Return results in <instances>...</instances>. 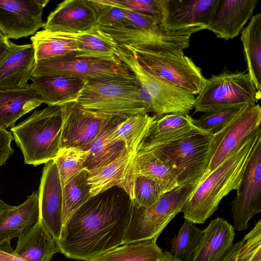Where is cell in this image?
Here are the masks:
<instances>
[{"label": "cell", "mask_w": 261, "mask_h": 261, "mask_svg": "<svg viewBox=\"0 0 261 261\" xmlns=\"http://www.w3.org/2000/svg\"><path fill=\"white\" fill-rule=\"evenodd\" d=\"M133 203L118 196L97 195L78 208L63 225L58 241L67 257L88 261L123 245Z\"/></svg>", "instance_id": "6da1fadb"}, {"label": "cell", "mask_w": 261, "mask_h": 261, "mask_svg": "<svg viewBox=\"0 0 261 261\" xmlns=\"http://www.w3.org/2000/svg\"><path fill=\"white\" fill-rule=\"evenodd\" d=\"M260 128L244 139L216 168L203 176L181 209L185 219L203 224L218 209L223 198L237 190L251 154L259 138Z\"/></svg>", "instance_id": "7a4b0ae2"}, {"label": "cell", "mask_w": 261, "mask_h": 261, "mask_svg": "<svg viewBox=\"0 0 261 261\" xmlns=\"http://www.w3.org/2000/svg\"><path fill=\"white\" fill-rule=\"evenodd\" d=\"M76 102L85 109L108 114L148 113L139 84L131 71L89 80Z\"/></svg>", "instance_id": "3957f363"}, {"label": "cell", "mask_w": 261, "mask_h": 261, "mask_svg": "<svg viewBox=\"0 0 261 261\" xmlns=\"http://www.w3.org/2000/svg\"><path fill=\"white\" fill-rule=\"evenodd\" d=\"M60 106L35 110L10 130L23 154L24 163L34 166L53 160L60 149Z\"/></svg>", "instance_id": "277c9868"}, {"label": "cell", "mask_w": 261, "mask_h": 261, "mask_svg": "<svg viewBox=\"0 0 261 261\" xmlns=\"http://www.w3.org/2000/svg\"><path fill=\"white\" fill-rule=\"evenodd\" d=\"M130 21L123 27H97L118 44L165 53H182L195 30L173 32L149 17L126 9Z\"/></svg>", "instance_id": "5b68a950"}, {"label": "cell", "mask_w": 261, "mask_h": 261, "mask_svg": "<svg viewBox=\"0 0 261 261\" xmlns=\"http://www.w3.org/2000/svg\"><path fill=\"white\" fill-rule=\"evenodd\" d=\"M116 57L126 65L138 81L148 113L157 117L169 114L185 115L194 109L195 95L151 74L123 45L118 44Z\"/></svg>", "instance_id": "8992f818"}, {"label": "cell", "mask_w": 261, "mask_h": 261, "mask_svg": "<svg viewBox=\"0 0 261 261\" xmlns=\"http://www.w3.org/2000/svg\"><path fill=\"white\" fill-rule=\"evenodd\" d=\"M212 135L196 129L152 150L174 169L178 186L198 185L206 173L211 160Z\"/></svg>", "instance_id": "52a82bcc"}, {"label": "cell", "mask_w": 261, "mask_h": 261, "mask_svg": "<svg viewBox=\"0 0 261 261\" xmlns=\"http://www.w3.org/2000/svg\"><path fill=\"white\" fill-rule=\"evenodd\" d=\"M197 185H180L163 193L159 200L147 207L133 205L123 244L154 239L158 237L181 209Z\"/></svg>", "instance_id": "ba28073f"}, {"label": "cell", "mask_w": 261, "mask_h": 261, "mask_svg": "<svg viewBox=\"0 0 261 261\" xmlns=\"http://www.w3.org/2000/svg\"><path fill=\"white\" fill-rule=\"evenodd\" d=\"M261 97L248 73L224 71L212 75L195 98L194 113L244 104H255Z\"/></svg>", "instance_id": "9c48e42d"}, {"label": "cell", "mask_w": 261, "mask_h": 261, "mask_svg": "<svg viewBox=\"0 0 261 261\" xmlns=\"http://www.w3.org/2000/svg\"><path fill=\"white\" fill-rule=\"evenodd\" d=\"M123 46L151 74L175 87L197 95L205 83L201 68L184 53H160Z\"/></svg>", "instance_id": "30bf717a"}, {"label": "cell", "mask_w": 261, "mask_h": 261, "mask_svg": "<svg viewBox=\"0 0 261 261\" xmlns=\"http://www.w3.org/2000/svg\"><path fill=\"white\" fill-rule=\"evenodd\" d=\"M129 72L126 65L117 57L111 59L76 57L36 61L32 75H63L88 82L95 78Z\"/></svg>", "instance_id": "8fae6325"}, {"label": "cell", "mask_w": 261, "mask_h": 261, "mask_svg": "<svg viewBox=\"0 0 261 261\" xmlns=\"http://www.w3.org/2000/svg\"><path fill=\"white\" fill-rule=\"evenodd\" d=\"M60 107V149L76 147L86 151L102 127L116 115L86 109L76 102L68 103Z\"/></svg>", "instance_id": "7c38bea8"}, {"label": "cell", "mask_w": 261, "mask_h": 261, "mask_svg": "<svg viewBox=\"0 0 261 261\" xmlns=\"http://www.w3.org/2000/svg\"><path fill=\"white\" fill-rule=\"evenodd\" d=\"M260 122L259 105H247L223 128L213 135L211 160L203 176L220 165L244 139L259 128Z\"/></svg>", "instance_id": "4fadbf2b"}, {"label": "cell", "mask_w": 261, "mask_h": 261, "mask_svg": "<svg viewBox=\"0 0 261 261\" xmlns=\"http://www.w3.org/2000/svg\"><path fill=\"white\" fill-rule=\"evenodd\" d=\"M237 193L230 204L234 229H246L248 222L261 211V137L251 154Z\"/></svg>", "instance_id": "5bb4252c"}, {"label": "cell", "mask_w": 261, "mask_h": 261, "mask_svg": "<svg viewBox=\"0 0 261 261\" xmlns=\"http://www.w3.org/2000/svg\"><path fill=\"white\" fill-rule=\"evenodd\" d=\"M48 0H0V31L10 39L34 35L44 28L43 10Z\"/></svg>", "instance_id": "9a60e30c"}, {"label": "cell", "mask_w": 261, "mask_h": 261, "mask_svg": "<svg viewBox=\"0 0 261 261\" xmlns=\"http://www.w3.org/2000/svg\"><path fill=\"white\" fill-rule=\"evenodd\" d=\"M219 0H162V24L176 32L207 29Z\"/></svg>", "instance_id": "2e32d148"}, {"label": "cell", "mask_w": 261, "mask_h": 261, "mask_svg": "<svg viewBox=\"0 0 261 261\" xmlns=\"http://www.w3.org/2000/svg\"><path fill=\"white\" fill-rule=\"evenodd\" d=\"M135 155L128 153L124 146L120 154L111 162L97 169L87 171V180L91 198L117 186L124 190L129 199L133 202L136 178L134 168Z\"/></svg>", "instance_id": "e0dca14e"}, {"label": "cell", "mask_w": 261, "mask_h": 261, "mask_svg": "<svg viewBox=\"0 0 261 261\" xmlns=\"http://www.w3.org/2000/svg\"><path fill=\"white\" fill-rule=\"evenodd\" d=\"M38 195L39 219L58 241L63 227L62 188L58 168L53 160L45 164Z\"/></svg>", "instance_id": "ac0fdd59"}, {"label": "cell", "mask_w": 261, "mask_h": 261, "mask_svg": "<svg viewBox=\"0 0 261 261\" xmlns=\"http://www.w3.org/2000/svg\"><path fill=\"white\" fill-rule=\"evenodd\" d=\"M97 26L96 13L89 0H66L50 13L43 30L77 34Z\"/></svg>", "instance_id": "d6986e66"}, {"label": "cell", "mask_w": 261, "mask_h": 261, "mask_svg": "<svg viewBox=\"0 0 261 261\" xmlns=\"http://www.w3.org/2000/svg\"><path fill=\"white\" fill-rule=\"evenodd\" d=\"M258 0H219L207 30L216 37L232 39L251 19Z\"/></svg>", "instance_id": "ffe728a7"}, {"label": "cell", "mask_w": 261, "mask_h": 261, "mask_svg": "<svg viewBox=\"0 0 261 261\" xmlns=\"http://www.w3.org/2000/svg\"><path fill=\"white\" fill-rule=\"evenodd\" d=\"M35 62V52L31 43H15L0 60V90L28 87Z\"/></svg>", "instance_id": "44dd1931"}, {"label": "cell", "mask_w": 261, "mask_h": 261, "mask_svg": "<svg viewBox=\"0 0 261 261\" xmlns=\"http://www.w3.org/2000/svg\"><path fill=\"white\" fill-rule=\"evenodd\" d=\"M29 86L40 95L43 103L48 106H62L77 102L87 82L63 75L32 76Z\"/></svg>", "instance_id": "7402d4cb"}, {"label": "cell", "mask_w": 261, "mask_h": 261, "mask_svg": "<svg viewBox=\"0 0 261 261\" xmlns=\"http://www.w3.org/2000/svg\"><path fill=\"white\" fill-rule=\"evenodd\" d=\"M234 227L218 217L212 220L203 230L192 261H221L233 245Z\"/></svg>", "instance_id": "603a6c76"}, {"label": "cell", "mask_w": 261, "mask_h": 261, "mask_svg": "<svg viewBox=\"0 0 261 261\" xmlns=\"http://www.w3.org/2000/svg\"><path fill=\"white\" fill-rule=\"evenodd\" d=\"M14 251L26 261H50L60 249L58 240L39 219L19 236Z\"/></svg>", "instance_id": "cb8c5ba5"}, {"label": "cell", "mask_w": 261, "mask_h": 261, "mask_svg": "<svg viewBox=\"0 0 261 261\" xmlns=\"http://www.w3.org/2000/svg\"><path fill=\"white\" fill-rule=\"evenodd\" d=\"M42 103L40 95L30 86L0 90V129L15 126L18 119Z\"/></svg>", "instance_id": "d4e9b609"}, {"label": "cell", "mask_w": 261, "mask_h": 261, "mask_svg": "<svg viewBox=\"0 0 261 261\" xmlns=\"http://www.w3.org/2000/svg\"><path fill=\"white\" fill-rule=\"evenodd\" d=\"M39 218L38 195L34 191L23 203L0 215V243L18 238Z\"/></svg>", "instance_id": "484cf974"}, {"label": "cell", "mask_w": 261, "mask_h": 261, "mask_svg": "<svg viewBox=\"0 0 261 261\" xmlns=\"http://www.w3.org/2000/svg\"><path fill=\"white\" fill-rule=\"evenodd\" d=\"M193 119L189 114H169L156 117L140 147H155L198 129L193 124Z\"/></svg>", "instance_id": "4316f807"}, {"label": "cell", "mask_w": 261, "mask_h": 261, "mask_svg": "<svg viewBox=\"0 0 261 261\" xmlns=\"http://www.w3.org/2000/svg\"><path fill=\"white\" fill-rule=\"evenodd\" d=\"M76 34L43 30L31 37L35 61L79 57Z\"/></svg>", "instance_id": "83f0119b"}, {"label": "cell", "mask_w": 261, "mask_h": 261, "mask_svg": "<svg viewBox=\"0 0 261 261\" xmlns=\"http://www.w3.org/2000/svg\"><path fill=\"white\" fill-rule=\"evenodd\" d=\"M129 116L115 115L102 127L86 151L87 156L84 167L88 171L103 166L113 161L124 147L123 142L111 141L112 129Z\"/></svg>", "instance_id": "f1b7e54d"}, {"label": "cell", "mask_w": 261, "mask_h": 261, "mask_svg": "<svg viewBox=\"0 0 261 261\" xmlns=\"http://www.w3.org/2000/svg\"><path fill=\"white\" fill-rule=\"evenodd\" d=\"M136 177H147L160 187L162 193L178 186L176 173L171 166L151 150L139 148L134 159Z\"/></svg>", "instance_id": "f546056e"}, {"label": "cell", "mask_w": 261, "mask_h": 261, "mask_svg": "<svg viewBox=\"0 0 261 261\" xmlns=\"http://www.w3.org/2000/svg\"><path fill=\"white\" fill-rule=\"evenodd\" d=\"M156 117L148 113L130 116L112 129L109 138L112 142H123L128 153L136 154Z\"/></svg>", "instance_id": "4dcf8cb0"}, {"label": "cell", "mask_w": 261, "mask_h": 261, "mask_svg": "<svg viewBox=\"0 0 261 261\" xmlns=\"http://www.w3.org/2000/svg\"><path fill=\"white\" fill-rule=\"evenodd\" d=\"M247 70L254 86L261 93V14L253 15L241 32Z\"/></svg>", "instance_id": "1f68e13d"}, {"label": "cell", "mask_w": 261, "mask_h": 261, "mask_svg": "<svg viewBox=\"0 0 261 261\" xmlns=\"http://www.w3.org/2000/svg\"><path fill=\"white\" fill-rule=\"evenodd\" d=\"M154 239L123 244L88 261H159L164 252Z\"/></svg>", "instance_id": "d6a6232c"}, {"label": "cell", "mask_w": 261, "mask_h": 261, "mask_svg": "<svg viewBox=\"0 0 261 261\" xmlns=\"http://www.w3.org/2000/svg\"><path fill=\"white\" fill-rule=\"evenodd\" d=\"M79 57L114 59L118 43L97 27L75 35Z\"/></svg>", "instance_id": "836d02e7"}, {"label": "cell", "mask_w": 261, "mask_h": 261, "mask_svg": "<svg viewBox=\"0 0 261 261\" xmlns=\"http://www.w3.org/2000/svg\"><path fill=\"white\" fill-rule=\"evenodd\" d=\"M87 177V171L84 169L63 187V226L74 212L92 198Z\"/></svg>", "instance_id": "e575fe53"}, {"label": "cell", "mask_w": 261, "mask_h": 261, "mask_svg": "<svg viewBox=\"0 0 261 261\" xmlns=\"http://www.w3.org/2000/svg\"><path fill=\"white\" fill-rule=\"evenodd\" d=\"M203 234V230L191 221L185 219L178 234L171 241V254L179 259L192 261L193 255Z\"/></svg>", "instance_id": "d590c367"}, {"label": "cell", "mask_w": 261, "mask_h": 261, "mask_svg": "<svg viewBox=\"0 0 261 261\" xmlns=\"http://www.w3.org/2000/svg\"><path fill=\"white\" fill-rule=\"evenodd\" d=\"M87 156V151L76 147L61 148L55 162L62 188L74 176L85 169L84 164Z\"/></svg>", "instance_id": "8d00e7d4"}, {"label": "cell", "mask_w": 261, "mask_h": 261, "mask_svg": "<svg viewBox=\"0 0 261 261\" xmlns=\"http://www.w3.org/2000/svg\"><path fill=\"white\" fill-rule=\"evenodd\" d=\"M247 105L249 104L223 108L205 112L199 118L193 119V124L200 130L213 135L223 128Z\"/></svg>", "instance_id": "74e56055"}, {"label": "cell", "mask_w": 261, "mask_h": 261, "mask_svg": "<svg viewBox=\"0 0 261 261\" xmlns=\"http://www.w3.org/2000/svg\"><path fill=\"white\" fill-rule=\"evenodd\" d=\"M97 15V27L115 28L127 24L129 17L125 9L101 2L89 0Z\"/></svg>", "instance_id": "f35d334b"}, {"label": "cell", "mask_w": 261, "mask_h": 261, "mask_svg": "<svg viewBox=\"0 0 261 261\" xmlns=\"http://www.w3.org/2000/svg\"><path fill=\"white\" fill-rule=\"evenodd\" d=\"M133 205L147 207L156 202L163 194L157 184L151 179L137 175L134 185Z\"/></svg>", "instance_id": "ab89813d"}, {"label": "cell", "mask_w": 261, "mask_h": 261, "mask_svg": "<svg viewBox=\"0 0 261 261\" xmlns=\"http://www.w3.org/2000/svg\"><path fill=\"white\" fill-rule=\"evenodd\" d=\"M101 2L129 10L162 23L163 9L162 0H100Z\"/></svg>", "instance_id": "60d3db41"}, {"label": "cell", "mask_w": 261, "mask_h": 261, "mask_svg": "<svg viewBox=\"0 0 261 261\" xmlns=\"http://www.w3.org/2000/svg\"><path fill=\"white\" fill-rule=\"evenodd\" d=\"M236 261H261V220L243 239Z\"/></svg>", "instance_id": "b9f144b4"}, {"label": "cell", "mask_w": 261, "mask_h": 261, "mask_svg": "<svg viewBox=\"0 0 261 261\" xmlns=\"http://www.w3.org/2000/svg\"><path fill=\"white\" fill-rule=\"evenodd\" d=\"M13 139L10 132L0 129V167L5 164L6 161L14 152L11 146Z\"/></svg>", "instance_id": "7bdbcfd3"}, {"label": "cell", "mask_w": 261, "mask_h": 261, "mask_svg": "<svg viewBox=\"0 0 261 261\" xmlns=\"http://www.w3.org/2000/svg\"><path fill=\"white\" fill-rule=\"evenodd\" d=\"M0 261H26L13 250L10 242L0 243Z\"/></svg>", "instance_id": "ee69618b"}, {"label": "cell", "mask_w": 261, "mask_h": 261, "mask_svg": "<svg viewBox=\"0 0 261 261\" xmlns=\"http://www.w3.org/2000/svg\"><path fill=\"white\" fill-rule=\"evenodd\" d=\"M243 243L242 240L233 244L221 261H236Z\"/></svg>", "instance_id": "f6af8a7d"}, {"label": "cell", "mask_w": 261, "mask_h": 261, "mask_svg": "<svg viewBox=\"0 0 261 261\" xmlns=\"http://www.w3.org/2000/svg\"><path fill=\"white\" fill-rule=\"evenodd\" d=\"M14 44L0 31V60L11 49Z\"/></svg>", "instance_id": "bcb514c9"}, {"label": "cell", "mask_w": 261, "mask_h": 261, "mask_svg": "<svg viewBox=\"0 0 261 261\" xmlns=\"http://www.w3.org/2000/svg\"><path fill=\"white\" fill-rule=\"evenodd\" d=\"M164 257L159 261H184L168 251L164 252Z\"/></svg>", "instance_id": "7dc6e473"}, {"label": "cell", "mask_w": 261, "mask_h": 261, "mask_svg": "<svg viewBox=\"0 0 261 261\" xmlns=\"http://www.w3.org/2000/svg\"><path fill=\"white\" fill-rule=\"evenodd\" d=\"M14 207V206H11L7 204L0 199V215L6 211L13 208Z\"/></svg>", "instance_id": "c3c4849f"}]
</instances>
